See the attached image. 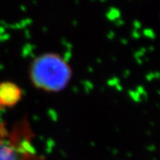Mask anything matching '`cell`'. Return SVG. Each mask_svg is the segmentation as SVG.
<instances>
[{"label": "cell", "instance_id": "cell-1", "mask_svg": "<svg viewBox=\"0 0 160 160\" xmlns=\"http://www.w3.org/2000/svg\"><path fill=\"white\" fill-rule=\"evenodd\" d=\"M71 77L72 70L69 63L55 53L38 56L30 65V81L36 88L47 92L64 90Z\"/></svg>", "mask_w": 160, "mask_h": 160}, {"label": "cell", "instance_id": "cell-2", "mask_svg": "<svg viewBox=\"0 0 160 160\" xmlns=\"http://www.w3.org/2000/svg\"><path fill=\"white\" fill-rule=\"evenodd\" d=\"M22 92L19 87L9 82L0 84V107H12L21 100Z\"/></svg>", "mask_w": 160, "mask_h": 160}]
</instances>
